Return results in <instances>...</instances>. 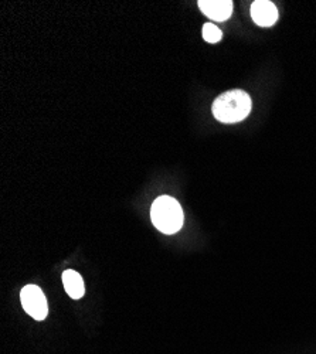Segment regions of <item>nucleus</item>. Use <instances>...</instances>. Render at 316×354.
Returning <instances> with one entry per match:
<instances>
[{"label":"nucleus","mask_w":316,"mask_h":354,"mask_svg":"<svg viewBox=\"0 0 316 354\" xmlns=\"http://www.w3.org/2000/svg\"><path fill=\"white\" fill-rule=\"evenodd\" d=\"M251 98L241 90H232L217 97L212 111L217 121L223 124L241 122L251 112Z\"/></svg>","instance_id":"1"},{"label":"nucleus","mask_w":316,"mask_h":354,"mask_svg":"<svg viewBox=\"0 0 316 354\" xmlns=\"http://www.w3.org/2000/svg\"><path fill=\"white\" fill-rule=\"evenodd\" d=\"M151 218L159 231L175 234L183 225V210L179 201L174 197L160 196L152 204Z\"/></svg>","instance_id":"2"},{"label":"nucleus","mask_w":316,"mask_h":354,"mask_svg":"<svg viewBox=\"0 0 316 354\" xmlns=\"http://www.w3.org/2000/svg\"><path fill=\"white\" fill-rule=\"evenodd\" d=\"M23 309L36 320H44L48 313L47 299L43 290L36 285H27L20 292Z\"/></svg>","instance_id":"3"},{"label":"nucleus","mask_w":316,"mask_h":354,"mask_svg":"<svg viewBox=\"0 0 316 354\" xmlns=\"http://www.w3.org/2000/svg\"><path fill=\"white\" fill-rule=\"evenodd\" d=\"M251 17L255 24L270 27L278 20V9L268 0H257L251 5Z\"/></svg>","instance_id":"4"},{"label":"nucleus","mask_w":316,"mask_h":354,"mask_svg":"<svg viewBox=\"0 0 316 354\" xmlns=\"http://www.w3.org/2000/svg\"><path fill=\"white\" fill-rule=\"evenodd\" d=\"M198 8L207 17L216 21H225L233 13L232 0H200Z\"/></svg>","instance_id":"5"},{"label":"nucleus","mask_w":316,"mask_h":354,"mask_svg":"<svg viewBox=\"0 0 316 354\" xmlns=\"http://www.w3.org/2000/svg\"><path fill=\"white\" fill-rule=\"evenodd\" d=\"M63 283L66 292L73 299H81L85 293V286L81 275L73 270H68L63 274Z\"/></svg>","instance_id":"6"},{"label":"nucleus","mask_w":316,"mask_h":354,"mask_svg":"<svg viewBox=\"0 0 316 354\" xmlns=\"http://www.w3.org/2000/svg\"><path fill=\"white\" fill-rule=\"evenodd\" d=\"M223 37V33L217 26H214L213 23H206L203 27V39L207 43H219Z\"/></svg>","instance_id":"7"}]
</instances>
